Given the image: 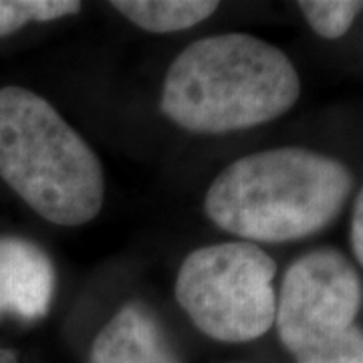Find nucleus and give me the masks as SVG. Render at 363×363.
Masks as SVG:
<instances>
[{
  "label": "nucleus",
  "mask_w": 363,
  "mask_h": 363,
  "mask_svg": "<svg viewBox=\"0 0 363 363\" xmlns=\"http://www.w3.org/2000/svg\"><path fill=\"white\" fill-rule=\"evenodd\" d=\"M0 178L59 226L87 224L104 206L99 157L47 99L25 87L0 89Z\"/></svg>",
  "instance_id": "3"
},
{
  "label": "nucleus",
  "mask_w": 363,
  "mask_h": 363,
  "mask_svg": "<svg viewBox=\"0 0 363 363\" xmlns=\"http://www.w3.org/2000/svg\"><path fill=\"white\" fill-rule=\"evenodd\" d=\"M81 11L77 0H0V37H6L28 23H47Z\"/></svg>",
  "instance_id": "8"
},
{
  "label": "nucleus",
  "mask_w": 363,
  "mask_h": 363,
  "mask_svg": "<svg viewBox=\"0 0 363 363\" xmlns=\"http://www.w3.org/2000/svg\"><path fill=\"white\" fill-rule=\"evenodd\" d=\"M291 59L267 40L228 33L188 45L169 65L162 111L194 133H228L269 123L298 101Z\"/></svg>",
  "instance_id": "1"
},
{
  "label": "nucleus",
  "mask_w": 363,
  "mask_h": 363,
  "mask_svg": "<svg viewBox=\"0 0 363 363\" xmlns=\"http://www.w3.org/2000/svg\"><path fill=\"white\" fill-rule=\"evenodd\" d=\"M0 363H18V359L11 350H0Z\"/></svg>",
  "instance_id": "13"
},
{
  "label": "nucleus",
  "mask_w": 363,
  "mask_h": 363,
  "mask_svg": "<svg viewBox=\"0 0 363 363\" xmlns=\"http://www.w3.org/2000/svg\"><path fill=\"white\" fill-rule=\"evenodd\" d=\"M135 26L150 33H178L192 28L216 13L218 2L212 0H117L111 2Z\"/></svg>",
  "instance_id": "7"
},
{
  "label": "nucleus",
  "mask_w": 363,
  "mask_h": 363,
  "mask_svg": "<svg viewBox=\"0 0 363 363\" xmlns=\"http://www.w3.org/2000/svg\"><path fill=\"white\" fill-rule=\"evenodd\" d=\"M298 9L319 37L333 40L341 39L350 30L355 16L363 11V2L359 0H301Z\"/></svg>",
  "instance_id": "9"
},
{
  "label": "nucleus",
  "mask_w": 363,
  "mask_h": 363,
  "mask_svg": "<svg viewBox=\"0 0 363 363\" xmlns=\"http://www.w3.org/2000/svg\"><path fill=\"white\" fill-rule=\"evenodd\" d=\"M297 363H363V331L351 325L343 333L295 353Z\"/></svg>",
  "instance_id": "10"
},
{
  "label": "nucleus",
  "mask_w": 363,
  "mask_h": 363,
  "mask_svg": "<svg viewBox=\"0 0 363 363\" xmlns=\"http://www.w3.org/2000/svg\"><path fill=\"white\" fill-rule=\"evenodd\" d=\"M351 248L357 262L363 267V186L355 196L351 212Z\"/></svg>",
  "instance_id": "12"
},
{
  "label": "nucleus",
  "mask_w": 363,
  "mask_h": 363,
  "mask_svg": "<svg viewBox=\"0 0 363 363\" xmlns=\"http://www.w3.org/2000/svg\"><path fill=\"white\" fill-rule=\"evenodd\" d=\"M359 272L337 248H315L286 269L274 325L293 355L355 325L362 309Z\"/></svg>",
  "instance_id": "5"
},
{
  "label": "nucleus",
  "mask_w": 363,
  "mask_h": 363,
  "mask_svg": "<svg viewBox=\"0 0 363 363\" xmlns=\"http://www.w3.org/2000/svg\"><path fill=\"white\" fill-rule=\"evenodd\" d=\"M89 363H180L157 317L142 303H128L101 327Z\"/></svg>",
  "instance_id": "6"
},
{
  "label": "nucleus",
  "mask_w": 363,
  "mask_h": 363,
  "mask_svg": "<svg viewBox=\"0 0 363 363\" xmlns=\"http://www.w3.org/2000/svg\"><path fill=\"white\" fill-rule=\"evenodd\" d=\"M274 277L277 262L255 242L210 245L184 259L176 298L204 335L247 343L274 325Z\"/></svg>",
  "instance_id": "4"
},
{
  "label": "nucleus",
  "mask_w": 363,
  "mask_h": 363,
  "mask_svg": "<svg viewBox=\"0 0 363 363\" xmlns=\"http://www.w3.org/2000/svg\"><path fill=\"white\" fill-rule=\"evenodd\" d=\"M345 164L305 147H277L238 157L204 198L208 218L255 242H291L325 230L350 200Z\"/></svg>",
  "instance_id": "2"
},
{
  "label": "nucleus",
  "mask_w": 363,
  "mask_h": 363,
  "mask_svg": "<svg viewBox=\"0 0 363 363\" xmlns=\"http://www.w3.org/2000/svg\"><path fill=\"white\" fill-rule=\"evenodd\" d=\"M21 307V238H0V317Z\"/></svg>",
  "instance_id": "11"
}]
</instances>
